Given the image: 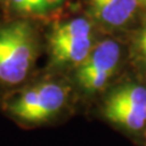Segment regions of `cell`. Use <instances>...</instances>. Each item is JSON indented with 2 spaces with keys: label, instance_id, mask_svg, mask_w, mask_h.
Segmentation results:
<instances>
[{
  "label": "cell",
  "instance_id": "cell-1",
  "mask_svg": "<svg viewBox=\"0 0 146 146\" xmlns=\"http://www.w3.org/2000/svg\"><path fill=\"white\" fill-rule=\"evenodd\" d=\"M39 54L38 35L28 21L0 25V83L17 85L29 74Z\"/></svg>",
  "mask_w": 146,
  "mask_h": 146
},
{
  "label": "cell",
  "instance_id": "cell-2",
  "mask_svg": "<svg viewBox=\"0 0 146 146\" xmlns=\"http://www.w3.org/2000/svg\"><path fill=\"white\" fill-rule=\"evenodd\" d=\"M101 115L110 124L130 138L136 145H145L146 85L134 80L123 82L106 95Z\"/></svg>",
  "mask_w": 146,
  "mask_h": 146
},
{
  "label": "cell",
  "instance_id": "cell-3",
  "mask_svg": "<svg viewBox=\"0 0 146 146\" xmlns=\"http://www.w3.org/2000/svg\"><path fill=\"white\" fill-rule=\"evenodd\" d=\"M70 89L61 82L48 80L21 91L6 104L7 113L28 125H39L55 119L65 108Z\"/></svg>",
  "mask_w": 146,
  "mask_h": 146
},
{
  "label": "cell",
  "instance_id": "cell-4",
  "mask_svg": "<svg viewBox=\"0 0 146 146\" xmlns=\"http://www.w3.org/2000/svg\"><path fill=\"white\" fill-rule=\"evenodd\" d=\"M48 45L52 67L77 68L95 45L91 22L77 17L55 25L49 34Z\"/></svg>",
  "mask_w": 146,
  "mask_h": 146
},
{
  "label": "cell",
  "instance_id": "cell-5",
  "mask_svg": "<svg viewBox=\"0 0 146 146\" xmlns=\"http://www.w3.org/2000/svg\"><path fill=\"white\" fill-rule=\"evenodd\" d=\"M122 48L113 39H104L94 45L88 57L76 68L74 78L86 94L105 89L121 65Z\"/></svg>",
  "mask_w": 146,
  "mask_h": 146
},
{
  "label": "cell",
  "instance_id": "cell-6",
  "mask_svg": "<svg viewBox=\"0 0 146 146\" xmlns=\"http://www.w3.org/2000/svg\"><path fill=\"white\" fill-rule=\"evenodd\" d=\"M88 7L96 23L113 31L130 23L140 6L138 0H88Z\"/></svg>",
  "mask_w": 146,
  "mask_h": 146
},
{
  "label": "cell",
  "instance_id": "cell-7",
  "mask_svg": "<svg viewBox=\"0 0 146 146\" xmlns=\"http://www.w3.org/2000/svg\"><path fill=\"white\" fill-rule=\"evenodd\" d=\"M130 58L138 71L146 77V18L131 35Z\"/></svg>",
  "mask_w": 146,
  "mask_h": 146
},
{
  "label": "cell",
  "instance_id": "cell-8",
  "mask_svg": "<svg viewBox=\"0 0 146 146\" xmlns=\"http://www.w3.org/2000/svg\"><path fill=\"white\" fill-rule=\"evenodd\" d=\"M10 4L22 15H40L48 10L44 0H10Z\"/></svg>",
  "mask_w": 146,
  "mask_h": 146
},
{
  "label": "cell",
  "instance_id": "cell-9",
  "mask_svg": "<svg viewBox=\"0 0 146 146\" xmlns=\"http://www.w3.org/2000/svg\"><path fill=\"white\" fill-rule=\"evenodd\" d=\"M44 1H45V5H46L48 10H49V9H51V7L58 6L61 3L65 1V0H44Z\"/></svg>",
  "mask_w": 146,
  "mask_h": 146
},
{
  "label": "cell",
  "instance_id": "cell-10",
  "mask_svg": "<svg viewBox=\"0 0 146 146\" xmlns=\"http://www.w3.org/2000/svg\"><path fill=\"white\" fill-rule=\"evenodd\" d=\"M138 3H139V6L140 7H143L146 10V0H138Z\"/></svg>",
  "mask_w": 146,
  "mask_h": 146
},
{
  "label": "cell",
  "instance_id": "cell-11",
  "mask_svg": "<svg viewBox=\"0 0 146 146\" xmlns=\"http://www.w3.org/2000/svg\"><path fill=\"white\" fill-rule=\"evenodd\" d=\"M144 146H146V134H145V145Z\"/></svg>",
  "mask_w": 146,
  "mask_h": 146
}]
</instances>
